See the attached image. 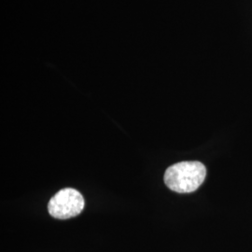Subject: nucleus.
Listing matches in <instances>:
<instances>
[{"mask_svg":"<svg viewBox=\"0 0 252 252\" xmlns=\"http://www.w3.org/2000/svg\"><path fill=\"white\" fill-rule=\"evenodd\" d=\"M85 201L81 192L72 188H64L56 192L49 201L48 210L52 217L67 220L81 214Z\"/></svg>","mask_w":252,"mask_h":252,"instance_id":"2","label":"nucleus"},{"mask_svg":"<svg viewBox=\"0 0 252 252\" xmlns=\"http://www.w3.org/2000/svg\"><path fill=\"white\" fill-rule=\"evenodd\" d=\"M207 176L206 166L197 161L181 162L169 166L164 173V183L179 193H189L198 189Z\"/></svg>","mask_w":252,"mask_h":252,"instance_id":"1","label":"nucleus"}]
</instances>
